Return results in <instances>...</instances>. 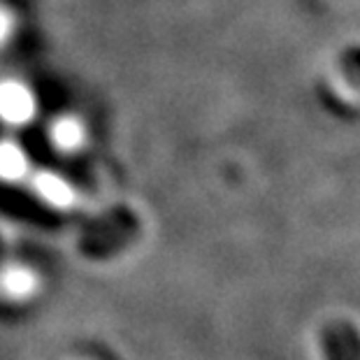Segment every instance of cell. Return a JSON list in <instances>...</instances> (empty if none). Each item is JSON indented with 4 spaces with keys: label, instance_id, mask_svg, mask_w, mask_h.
Segmentation results:
<instances>
[{
    "label": "cell",
    "instance_id": "cell-1",
    "mask_svg": "<svg viewBox=\"0 0 360 360\" xmlns=\"http://www.w3.org/2000/svg\"><path fill=\"white\" fill-rule=\"evenodd\" d=\"M326 360H360V330L351 321H333L321 333Z\"/></svg>",
    "mask_w": 360,
    "mask_h": 360
},
{
    "label": "cell",
    "instance_id": "cell-2",
    "mask_svg": "<svg viewBox=\"0 0 360 360\" xmlns=\"http://www.w3.org/2000/svg\"><path fill=\"white\" fill-rule=\"evenodd\" d=\"M35 114V101L26 86L17 82L0 84V117L10 124H26Z\"/></svg>",
    "mask_w": 360,
    "mask_h": 360
},
{
    "label": "cell",
    "instance_id": "cell-3",
    "mask_svg": "<svg viewBox=\"0 0 360 360\" xmlns=\"http://www.w3.org/2000/svg\"><path fill=\"white\" fill-rule=\"evenodd\" d=\"M35 186L42 193L44 200H49L51 205L68 207L72 202V188L63 179L53 177V174H37Z\"/></svg>",
    "mask_w": 360,
    "mask_h": 360
},
{
    "label": "cell",
    "instance_id": "cell-4",
    "mask_svg": "<svg viewBox=\"0 0 360 360\" xmlns=\"http://www.w3.org/2000/svg\"><path fill=\"white\" fill-rule=\"evenodd\" d=\"M26 172V158L19 147L10 142L0 144V177L3 179H19Z\"/></svg>",
    "mask_w": 360,
    "mask_h": 360
},
{
    "label": "cell",
    "instance_id": "cell-5",
    "mask_svg": "<svg viewBox=\"0 0 360 360\" xmlns=\"http://www.w3.org/2000/svg\"><path fill=\"white\" fill-rule=\"evenodd\" d=\"M337 65H340V72L344 79L349 84H354V86H360V42L347 44V47L340 51Z\"/></svg>",
    "mask_w": 360,
    "mask_h": 360
},
{
    "label": "cell",
    "instance_id": "cell-6",
    "mask_svg": "<svg viewBox=\"0 0 360 360\" xmlns=\"http://www.w3.org/2000/svg\"><path fill=\"white\" fill-rule=\"evenodd\" d=\"M51 137L60 149H75V147H79L84 133H82V126L75 119H60L58 124L53 126Z\"/></svg>",
    "mask_w": 360,
    "mask_h": 360
},
{
    "label": "cell",
    "instance_id": "cell-7",
    "mask_svg": "<svg viewBox=\"0 0 360 360\" xmlns=\"http://www.w3.org/2000/svg\"><path fill=\"white\" fill-rule=\"evenodd\" d=\"M10 286L12 288H19V290H24L30 286V277L26 272H12L10 274Z\"/></svg>",
    "mask_w": 360,
    "mask_h": 360
},
{
    "label": "cell",
    "instance_id": "cell-8",
    "mask_svg": "<svg viewBox=\"0 0 360 360\" xmlns=\"http://www.w3.org/2000/svg\"><path fill=\"white\" fill-rule=\"evenodd\" d=\"M10 33V19L0 12V40H5V35Z\"/></svg>",
    "mask_w": 360,
    "mask_h": 360
}]
</instances>
